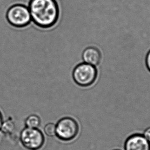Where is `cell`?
Segmentation results:
<instances>
[{"label": "cell", "instance_id": "cell-7", "mask_svg": "<svg viewBox=\"0 0 150 150\" xmlns=\"http://www.w3.org/2000/svg\"><path fill=\"white\" fill-rule=\"evenodd\" d=\"M82 57L84 63L95 67L99 65L101 61V53L96 47H87L83 51Z\"/></svg>", "mask_w": 150, "mask_h": 150}, {"label": "cell", "instance_id": "cell-11", "mask_svg": "<svg viewBox=\"0 0 150 150\" xmlns=\"http://www.w3.org/2000/svg\"><path fill=\"white\" fill-rule=\"evenodd\" d=\"M144 136L150 142V127L147 128L146 130H145Z\"/></svg>", "mask_w": 150, "mask_h": 150}, {"label": "cell", "instance_id": "cell-4", "mask_svg": "<svg viewBox=\"0 0 150 150\" xmlns=\"http://www.w3.org/2000/svg\"><path fill=\"white\" fill-rule=\"evenodd\" d=\"M23 145L29 150H38L42 146L44 137L42 133L37 128H25L20 134Z\"/></svg>", "mask_w": 150, "mask_h": 150}, {"label": "cell", "instance_id": "cell-8", "mask_svg": "<svg viewBox=\"0 0 150 150\" xmlns=\"http://www.w3.org/2000/svg\"><path fill=\"white\" fill-rule=\"evenodd\" d=\"M40 123V118L38 116L35 114L29 116L25 120L26 126L28 128H38Z\"/></svg>", "mask_w": 150, "mask_h": 150}, {"label": "cell", "instance_id": "cell-10", "mask_svg": "<svg viewBox=\"0 0 150 150\" xmlns=\"http://www.w3.org/2000/svg\"><path fill=\"white\" fill-rule=\"evenodd\" d=\"M44 132L49 136H55L56 133V126L53 123L47 124L44 127Z\"/></svg>", "mask_w": 150, "mask_h": 150}, {"label": "cell", "instance_id": "cell-5", "mask_svg": "<svg viewBox=\"0 0 150 150\" xmlns=\"http://www.w3.org/2000/svg\"><path fill=\"white\" fill-rule=\"evenodd\" d=\"M56 135L61 140L69 141L77 136L79 126L77 122L71 117H64L58 122Z\"/></svg>", "mask_w": 150, "mask_h": 150}, {"label": "cell", "instance_id": "cell-9", "mask_svg": "<svg viewBox=\"0 0 150 150\" xmlns=\"http://www.w3.org/2000/svg\"><path fill=\"white\" fill-rule=\"evenodd\" d=\"M15 125L14 122L11 120H6L3 122L0 130L3 133L9 134L11 133L14 130Z\"/></svg>", "mask_w": 150, "mask_h": 150}, {"label": "cell", "instance_id": "cell-14", "mask_svg": "<svg viewBox=\"0 0 150 150\" xmlns=\"http://www.w3.org/2000/svg\"></svg>", "mask_w": 150, "mask_h": 150}, {"label": "cell", "instance_id": "cell-6", "mask_svg": "<svg viewBox=\"0 0 150 150\" xmlns=\"http://www.w3.org/2000/svg\"><path fill=\"white\" fill-rule=\"evenodd\" d=\"M124 150H150V142L144 135L133 134L126 140Z\"/></svg>", "mask_w": 150, "mask_h": 150}, {"label": "cell", "instance_id": "cell-13", "mask_svg": "<svg viewBox=\"0 0 150 150\" xmlns=\"http://www.w3.org/2000/svg\"><path fill=\"white\" fill-rule=\"evenodd\" d=\"M3 122V121L2 114H1V112H0V128H1V127Z\"/></svg>", "mask_w": 150, "mask_h": 150}, {"label": "cell", "instance_id": "cell-3", "mask_svg": "<svg viewBox=\"0 0 150 150\" xmlns=\"http://www.w3.org/2000/svg\"><path fill=\"white\" fill-rule=\"evenodd\" d=\"M97 74L95 66L83 63L75 67L73 72V77L77 85L81 87H89L95 83Z\"/></svg>", "mask_w": 150, "mask_h": 150}, {"label": "cell", "instance_id": "cell-2", "mask_svg": "<svg viewBox=\"0 0 150 150\" xmlns=\"http://www.w3.org/2000/svg\"><path fill=\"white\" fill-rule=\"evenodd\" d=\"M7 19L10 25L16 28H24L32 23L29 8L22 4H16L8 9Z\"/></svg>", "mask_w": 150, "mask_h": 150}, {"label": "cell", "instance_id": "cell-12", "mask_svg": "<svg viewBox=\"0 0 150 150\" xmlns=\"http://www.w3.org/2000/svg\"><path fill=\"white\" fill-rule=\"evenodd\" d=\"M146 67L150 72V50L149 51L148 54L146 55Z\"/></svg>", "mask_w": 150, "mask_h": 150}, {"label": "cell", "instance_id": "cell-1", "mask_svg": "<svg viewBox=\"0 0 150 150\" xmlns=\"http://www.w3.org/2000/svg\"><path fill=\"white\" fill-rule=\"evenodd\" d=\"M28 8L32 22L41 28H51L58 21L59 7L55 0H31Z\"/></svg>", "mask_w": 150, "mask_h": 150}]
</instances>
